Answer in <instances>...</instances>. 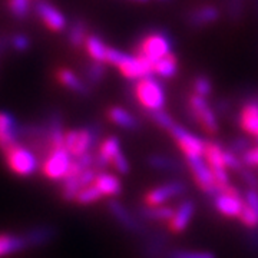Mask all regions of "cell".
Returning <instances> with one entry per match:
<instances>
[{"label": "cell", "mask_w": 258, "mask_h": 258, "mask_svg": "<svg viewBox=\"0 0 258 258\" xmlns=\"http://www.w3.org/2000/svg\"><path fill=\"white\" fill-rule=\"evenodd\" d=\"M57 234H59V231L55 225H49V224L36 225V227H32L25 232H22L23 238L26 241L28 249L46 247L57 238Z\"/></svg>", "instance_id": "obj_17"}, {"label": "cell", "mask_w": 258, "mask_h": 258, "mask_svg": "<svg viewBox=\"0 0 258 258\" xmlns=\"http://www.w3.org/2000/svg\"><path fill=\"white\" fill-rule=\"evenodd\" d=\"M93 184L99 188L103 197H109V198H116L118 195L122 194V189H123L119 176L111 174V172H106V171H98Z\"/></svg>", "instance_id": "obj_24"}, {"label": "cell", "mask_w": 258, "mask_h": 258, "mask_svg": "<svg viewBox=\"0 0 258 258\" xmlns=\"http://www.w3.org/2000/svg\"><path fill=\"white\" fill-rule=\"evenodd\" d=\"M245 0H225V13L232 23H238L244 15Z\"/></svg>", "instance_id": "obj_35"}, {"label": "cell", "mask_w": 258, "mask_h": 258, "mask_svg": "<svg viewBox=\"0 0 258 258\" xmlns=\"http://www.w3.org/2000/svg\"><path fill=\"white\" fill-rule=\"evenodd\" d=\"M158 2H171V0H158Z\"/></svg>", "instance_id": "obj_51"}, {"label": "cell", "mask_w": 258, "mask_h": 258, "mask_svg": "<svg viewBox=\"0 0 258 258\" xmlns=\"http://www.w3.org/2000/svg\"><path fill=\"white\" fill-rule=\"evenodd\" d=\"M23 251H28V245L22 234H0V258L10 257Z\"/></svg>", "instance_id": "obj_27"}, {"label": "cell", "mask_w": 258, "mask_h": 258, "mask_svg": "<svg viewBox=\"0 0 258 258\" xmlns=\"http://www.w3.org/2000/svg\"><path fill=\"white\" fill-rule=\"evenodd\" d=\"M56 79H57L59 83H60L62 86H64L66 89L78 93V95L86 96V95H89V92H91L89 83L86 82V81H82L78 75L75 74L72 69L60 68V69L56 72Z\"/></svg>", "instance_id": "obj_23"}, {"label": "cell", "mask_w": 258, "mask_h": 258, "mask_svg": "<svg viewBox=\"0 0 258 258\" xmlns=\"http://www.w3.org/2000/svg\"><path fill=\"white\" fill-rule=\"evenodd\" d=\"M224 159H225V165H227V168H228L230 171H232V172H237V174L245 166L244 165V162H242V159H241V155L232 152V151L227 149V148H225V152H224Z\"/></svg>", "instance_id": "obj_40"}, {"label": "cell", "mask_w": 258, "mask_h": 258, "mask_svg": "<svg viewBox=\"0 0 258 258\" xmlns=\"http://www.w3.org/2000/svg\"><path fill=\"white\" fill-rule=\"evenodd\" d=\"M85 76L89 85H99L106 76V63L91 60V63H88L85 68Z\"/></svg>", "instance_id": "obj_31"}, {"label": "cell", "mask_w": 258, "mask_h": 258, "mask_svg": "<svg viewBox=\"0 0 258 258\" xmlns=\"http://www.w3.org/2000/svg\"><path fill=\"white\" fill-rule=\"evenodd\" d=\"M221 18V12L214 5H201L192 8L186 13L185 22L191 29H204L217 23Z\"/></svg>", "instance_id": "obj_15"}, {"label": "cell", "mask_w": 258, "mask_h": 258, "mask_svg": "<svg viewBox=\"0 0 258 258\" xmlns=\"http://www.w3.org/2000/svg\"><path fill=\"white\" fill-rule=\"evenodd\" d=\"M172 52H174V39L164 29L151 30L147 35H144L139 39L135 50V53L147 57L154 63Z\"/></svg>", "instance_id": "obj_4"}, {"label": "cell", "mask_w": 258, "mask_h": 258, "mask_svg": "<svg viewBox=\"0 0 258 258\" xmlns=\"http://www.w3.org/2000/svg\"><path fill=\"white\" fill-rule=\"evenodd\" d=\"M238 125L245 135L255 137L258 132V92L244 101L238 113Z\"/></svg>", "instance_id": "obj_16"}, {"label": "cell", "mask_w": 258, "mask_h": 258, "mask_svg": "<svg viewBox=\"0 0 258 258\" xmlns=\"http://www.w3.org/2000/svg\"><path fill=\"white\" fill-rule=\"evenodd\" d=\"M178 71H179L178 57L174 52L164 56L162 59H159L154 63V75H157L159 79H164V81L175 78Z\"/></svg>", "instance_id": "obj_28"}, {"label": "cell", "mask_w": 258, "mask_h": 258, "mask_svg": "<svg viewBox=\"0 0 258 258\" xmlns=\"http://www.w3.org/2000/svg\"><path fill=\"white\" fill-rule=\"evenodd\" d=\"M148 165L151 166L155 171L161 172H172V174H181L184 171V162H181L179 159L172 157H168L164 154H152L147 158Z\"/></svg>", "instance_id": "obj_26"}, {"label": "cell", "mask_w": 258, "mask_h": 258, "mask_svg": "<svg viewBox=\"0 0 258 258\" xmlns=\"http://www.w3.org/2000/svg\"><path fill=\"white\" fill-rule=\"evenodd\" d=\"M254 139H255V142H257V144H258V132H257V134H255V137H254Z\"/></svg>", "instance_id": "obj_50"}, {"label": "cell", "mask_w": 258, "mask_h": 258, "mask_svg": "<svg viewBox=\"0 0 258 258\" xmlns=\"http://www.w3.org/2000/svg\"><path fill=\"white\" fill-rule=\"evenodd\" d=\"M238 175L241 176L242 182L247 185L249 189H258V175L252 171V168L244 166L238 172Z\"/></svg>", "instance_id": "obj_42"}, {"label": "cell", "mask_w": 258, "mask_h": 258, "mask_svg": "<svg viewBox=\"0 0 258 258\" xmlns=\"http://www.w3.org/2000/svg\"><path fill=\"white\" fill-rule=\"evenodd\" d=\"M102 137V128L99 123L79 129H69L64 132V148L76 158L85 152L93 151Z\"/></svg>", "instance_id": "obj_6"}, {"label": "cell", "mask_w": 258, "mask_h": 258, "mask_svg": "<svg viewBox=\"0 0 258 258\" xmlns=\"http://www.w3.org/2000/svg\"><path fill=\"white\" fill-rule=\"evenodd\" d=\"M214 208L227 218H240L241 211L244 208V195L234 185L222 188L221 192L212 198Z\"/></svg>", "instance_id": "obj_10"}, {"label": "cell", "mask_w": 258, "mask_h": 258, "mask_svg": "<svg viewBox=\"0 0 258 258\" xmlns=\"http://www.w3.org/2000/svg\"><path fill=\"white\" fill-rule=\"evenodd\" d=\"M186 112L191 122L198 125L208 135L215 137L220 132L218 113L205 96L191 93L186 102Z\"/></svg>", "instance_id": "obj_3"}, {"label": "cell", "mask_w": 258, "mask_h": 258, "mask_svg": "<svg viewBox=\"0 0 258 258\" xmlns=\"http://www.w3.org/2000/svg\"><path fill=\"white\" fill-rule=\"evenodd\" d=\"M106 208H108V212L112 215V218L118 222L125 231H128L134 235H139V237H145L149 232L145 222L139 218L138 214L135 215L134 212L129 211L128 208L118 200H115V198L109 200L106 204Z\"/></svg>", "instance_id": "obj_9"}, {"label": "cell", "mask_w": 258, "mask_h": 258, "mask_svg": "<svg viewBox=\"0 0 258 258\" xmlns=\"http://www.w3.org/2000/svg\"><path fill=\"white\" fill-rule=\"evenodd\" d=\"M132 93L139 106L147 112L165 109L166 91L157 75H148L134 83Z\"/></svg>", "instance_id": "obj_2"}, {"label": "cell", "mask_w": 258, "mask_h": 258, "mask_svg": "<svg viewBox=\"0 0 258 258\" xmlns=\"http://www.w3.org/2000/svg\"><path fill=\"white\" fill-rule=\"evenodd\" d=\"M192 92L201 96H211V93L214 92V85H212L211 78L208 75H197L192 81Z\"/></svg>", "instance_id": "obj_34"}, {"label": "cell", "mask_w": 258, "mask_h": 258, "mask_svg": "<svg viewBox=\"0 0 258 258\" xmlns=\"http://www.w3.org/2000/svg\"><path fill=\"white\" fill-rule=\"evenodd\" d=\"M175 210L168 205H144L138 208V217L142 221L169 222Z\"/></svg>", "instance_id": "obj_25"}, {"label": "cell", "mask_w": 258, "mask_h": 258, "mask_svg": "<svg viewBox=\"0 0 258 258\" xmlns=\"http://www.w3.org/2000/svg\"><path fill=\"white\" fill-rule=\"evenodd\" d=\"M112 168L120 174V175H126L129 174V171H131V165H129V161L126 155L123 154V151L120 152L118 157L113 159V162H112Z\"/></svg>", "instance_id": "obj_43"}, {"label": "cell", "mask_w": 258, "mask_h": 258, "mask_svg": "<svg viewBox=\"0 0 258 258\" xmlns=\"http://www.w3.org/2000/svg\"><path fill=\"white\" fill-rule=\"evenodd\" d=\"M96 174H98V169L89 168V169H85L83 172L78 174V175L66 176L62 181V198L66 203L75 201L76 195L79 194L82 188L88 186V185H92L95 182Z\"/></svg>", "instance_id": "obj_14"}, {"label": "cell", "mask_w": 258, "mask_h": 258, "mask_svg": "<svg viewBox=\"0 0 258 258\" xmlns=\"http://www.w3.org/2000/svg\"><path fill=\"white\" fill-rule=\"evenodd\" d=\"M165 258H217L212 251H195V249H172L166 252Z\"/></svg>", "instance_id": "obj_36"}, {"label": "cell", "mask_w": 258, "mask_h": 258, "mask_svg": "<svg viewBox=\"0 0 258 258\" xmlns=\"http://www.w3.org/2000/svg\"><path fill=\"white\" fill-rule=\"evenodd\" d=\"M106 64L115 66L119 74L131 82L154 74V62L138 53H126L116 47H108L106 52Z\"/></svg>", "instance_id": "obj_1"}, {"label": "cell", "mask_w": 258, "mask_h": 258, "mask_svg": "<svg viewBox=\"0 0 258 258\" xmlns=\"http://www.w3.org/2000/svg\"><path fill=\"white\" fill-rule=\"evenodd\" d=\"M3 154L8 168L18 176L33 175L40 168L36 152L23 144L18 142L8 148L6 151H3Z\"/></svg>", "instance_id": "obj_5"}, {"label": "cell", "mask_w": 258, "mask_h": 258, "mask_svg": "<svg viewBox=\"0 0 258 258\" xmlns=\"http://www.w3.org/2000/svg\"><path fill=\"white\" fill-rule=\"evenodd\" d=\"M102 198H103V194L99 191V188L96 185L92 184L85 186L79 191V194L75 198V203L79 205H91V204L98 203Z\"/></svg>", "instance_id": "obj_32"}, {"label": "cell", "mask_w": 258, "mask_h": 258, "mask_svg": "<svg viewBox=\"0 0 258 258\" xmlns=\"http://www.w3.org/2000/svg\"><path fill=\"white\" fill-rule=\"evenodd\" d=\"M195 210H197V207H195L194 200H189V198L184 200L182 203L178 205V208H176L174 215H172V218H171V221L168 222L169 231L172 234H181V232H184L188 228L191 220H192Z\"/></svg>", "instance_id": "obj_20"}, {"label": "cell", "mask_w": 258, "mask_h": 258, "mask_svg": "<svg viewBox=\"0 0 258 258\" xmlns=\"http://www.w3.org/2000/svg\"><path fill=\"white\" fill-rule=\"evenodd\" d=\"M35 12L45 26L52 32H63L68 26V20L63 13L47 0H37L35 3Z\"/></svg>", "instance_id": "obj_13"}, {"label": "cell", "mask_w": 258, "mask_h": 258, "mask_svg": "<svg viewBox=\"0 0 258 258\" xmlns=\"http://www.w3.org/2000/svg\"><path fill=\"white\" fill-rule=\"evenodd\" d=\"M142 244V255L145 258H162L166 257V245L168 238L161 232H148Z\"/></svg>", "instance_id": "obj_21"}, {"label": "cell", "mask_w": 258, "mask_h": 258, "mask_svg": "<svg viewBox=\"0 0 258 258\" xmlns=\"http://www.w3.org/2000/svg\"><path fill=\"white\" fill-rule=\"evenodd\" d=\"M122 152V145L118 137L111 135L101 141L98 145V151L95 152V169L103 171L105 168L112 166L113 159Z\"/></svg>", "instance_id": "obj_18"}, {"label": "cell", "mask_w": 258, "mask_h": 258, "mask_svg": "<svg viewBox=\"0 0 258 258\" xmlns=\"http://www.w3.org/2000/svg\"><path fill=\"white\" fill-rule=\"evenodd\" d=\"M255 9H257V16H258V0H255Z\"/></svg>", "instance_id": "obj_49"}, {"label": "cell", "mask_w": 258, "mask_h": 258, "mask_svg": "<svg viewBox=\"0 0 258 258\" xmlns=\"http://www.w3.org/2000/svg\"><path fill=\"white\" fill-rule=\"evenodd\" d=\"M224 152L225 148H222L218 142L214 141H207L205 151H204V157L208 161V164L212 169H220V168H227L225 165V159H224ZM228 169V168H227ZM230 171V169H228Z\"/></svg>", "instance_id": "obj_30"}, {"label": "cell", "mask_w": 258, "mask_h": 258, "mask_svg": "<svg viewBox=\"0 0 258 258\" xmlns=\"http://www.w3.org/2000/svg\"><path fill=\"white\" fill-rule=\"evenodd\" d=\"M85 50L88 56L91 57V60L96 62H105L106 63V52H108V45L105 43V40L99 35H88L85 39Z\"/></svg>", "instance_id": "obj_29"}, {"label": "cell", "mask_w": 258, "mask_h": 258, "mask_svg": "<svg viewBox=\"0 0 258 258\" xmlns=\"http://www.w3.org/2000/svg\"><path fill=\"white\" fill-rule=\"evenodd\" d=\"M88 36L86 33V25L82 20H75L74 23L69 28V33H68V40L74 47H81L85 43V39Z\"/></svg>", "instance_id": "obj_33"}, {"label": "cell", "mask_w": 258, "mask_h": 258, "mask_svg": "<svg viewBox=\"0 0 258 258\" xmlns=\"http://www.w3.org/2000/svg\"><path fill=\"white\" fill-rule=\"evenodd\" d=\"M238 220L248 230H252V228H257L258 227V215L249 208L248 205L245 204V201H244V208L241 211V215Z\"/></svg>", "instance_id": "obj_39"}, {"label": "cell", "mask_w": 258, "mask_h": 258, "mask_svg": "<svg viewBox=\"0 0 258 258\" xmlns=\"http://www.w3.org/2000/svg\"><path fill=\"white\" fill-rule=\"evenodd\" d=\"M106 118L111 123L125 131H138L141 126L138 118L122 106H111L106 112Z\"/></svg>", "instance_id": "obj_22"}, {"label": "cell", "mask_w": 258, "mask_h": 258, "mask_svg": "<svg viewBox=\"0 0 258 258\" xmlns=\"http://www.w3.org/2000/svg\"><path fill=\"white\" fill-rule=\"evenodd\" d=\"M251 147H252V142H251L248 135H245V137H237V138L231 139V142L228 144L227 149H230V151L238 154V155H242Z\"/></svg>", "instance_id": "obj_41"}, {"label": "cell", "mask_w": 258, "mask_h": 258, "mask_svg": "<svg viewBox=\"0 0 258 258\" xmlns=\"http://www.w3.org/2000/svg\"><path fill=\"white\" fill-rule=\"evenodd\" d=\"M168 134L175 141V144L181 149V152L184 154V157L185 155H204L207 141L195 135L194 132L182 126L181 123L175 122L172 125V128L168 131Z\"/></svg>", "instance_id": "obj_11"}, {"label": "cell", "mask_w": 258, "mask_h": 258, "mask_svg": "<svg viewBox=\"0 0 258 258\" xmlns=\"http://www.w3.org/2000/svg\"><path fill=\"white\" fill-rule=\"evenodd\" d=\"M185 165L189 169L195 184L207 197L214 198L220 194V186L215 182L214 172L204 155H185Z\"/></svg>", "instance_id": "obj_7"}, {"label": "cell", "mask_w": 258, "mask_h": 258, "mask_svg": "<svg viewBox=\"0 0 258 258\" xmlns=\"http://www.w3.org/2000/svg\"><path fill=\"white\" fill-rule=\"evenodd\" d=\"M241 159H242V162H244L245 166H248V168H258V144L252 145L248 151H245L241 155Z\"/></svg>", "instance_id": "obj_44"}, {"label": "cell", "mask_w": 258, "mask_h": 258, "mask_svg": "<svg viewBox=\"0 0 258 258\" xmlns=\"http://www.w3.org/2000/svg\"><path fill=\"white\" fill-rule=\"evenodd\" d=\"M248 231L249 232L248 235H247V244H248L249 249L252 252H257L258 254V227Z\"/></svg>", "instance_id": "obj_47"}, {"label": "cell", "mask_w": 258, "mask_h": 258, "mask_svg": "<svg viewBox=\"0 0 258 258\" xmlns=\"http://www.w3.org/2000/svg\"><path fill=\"white\" fill-rule=\"evenodd\" d=\"M12 47L18 52H25L28 50L29 46H30V39H29L26 35H22V33H18L15 36L12 37Z\"/></svg>", "instance_id": "obj_45"}, {"label": "cell", "mask_w": 258, "mask_h": 258, "mask_svg": "<svg viewBox=\"0 0 258 258\" xmlns=\"http://www.w3.org/2000/svg\"><path fill=\"white\" fill-rule=\"evenodd\" d=\"M74 157L64 147L49 149L40 162V171L50 181H63L69 174Z\"/></svg>", "instance_id": "obj_8"}, {"label": "cell", "mask_w": 258, "mask_h": 258, "mask_svg": "<svg viewBox=\"0 0 258 258\" xmlns=\"http://www.w3.org/2000/svg\"><path fill=\"white\" fill-rule=\"evenodd\" d=\"M244 201L258 215V189H247L244 194Z\"/></svg>", "instance_id": "obj_46"}, {"label": "cell", "mask_w": 258, "mask_h": 258, "mask_svg": "<svg viewBox=\"0 0 258 258\" xmlns=\"http://www.w3.org/2000/svg\"><path fill=\"white\" fill-rule=\"evenodd\" d=\"M129 2H134V3H141V5H144V3H148L149 0H129Z\"/></svg>", "instance_id": "obj_48"}, {"label": "cell", "mask_w": 258, "mask_h": 258, "mask_svg": "<svg viewBox=\"0 0 258 258\" xmlns=\"http://www.w3.org/2000/svg\"><path fill=\"white\" fill-rule=\"evenodd\" d=\"M186 192H188V185L184 181L174 179L149 189L144 195V203L147 205H165L169 200L181 197Z\"/></svg>", "instance_id": "obj_12"}, {"label": "cell", "mask_w": 258, "mask_h": 258, "mask_svg": "<svg viewBox=\"0 0 258 258\" xmlns=\"http://www.w3.org/2000/svg\"><path fill=\"white\" fill-rule=\"evenodd\" d=\"M20 135V126L15 116L8 112H0V149L6 151L12 145L18 144Z\"/></svg>", "instance_id": "obj_19"}, {"label": "cell", "mask_w": 258, "mask_h": 258, "mask_svg": "<svg viewBox=\"0 0 258 258\" xmlns=\"http://www.w3.org/2000/svg\"><path fill=\"white\" fill-rule=\"evenodd\" d=\"M149 118L151 120L157 125L158 128L164 129V131H169L172 128V125L175 123V119L165 111V109H161V111H155V112H148Z\"/></svg>", "instance_id": "obj_37"}, {"label": "cell", "mask_w": 258, "mask_h": 258, "mask_svg": "<svg viewBox=\"0 0 258 258\" xmlns=\"http://www.w3.org/2000/svg\"><path fill=\"white\" fill-rule=\"evenodd\" d=\"M8 6L16 19L28 18L30 13V0H8Z\"/></svg>", "instance_id": "obj_38"}]
</instances>
